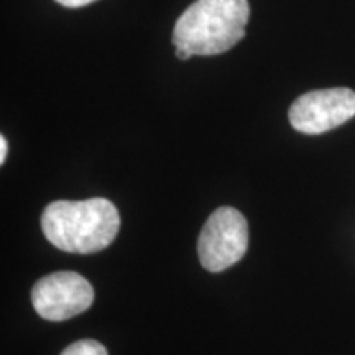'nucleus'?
I'll return each instance as SVG.
<instances>
[{
	"instance_id": "1",
	"label": "nucleus",
	"mask_w": 355,
	"mask_h": 355,
	"mask_svg": "<svg viewBox=\"0 0 355 355\" xmlns=\"http://www.w3.org/2000/svg\"><path fill=\"white\" fill-rule=\"evenodd\" d=\"M42 229L48 242L69 254H96L117 237L121 216L105 198L55 201L44 207Z\"/></svg>"
},
{
	"instance_id": "2",
	"label": "nucleus",
	"mask_w": 355,
	"mask_h": 355,
	"mask_svg": "<svg viewBox=\"0 0 355 355\" xmlns=\"http://www.w3.org/2000/svg\"><path fill=\"white\" fill-rule=\"evenodd\" d=\"M248 19V0H196L178 19L173 44L191 56L220 55L245 37Z\"/></svg>"
},
{
	"instance_id": "3",
	"label": "nucleus",
	"mask_w": 355,
	"mask_h": 355,
	"mask_svg": "<svg viewBox=\"0 0 355 355\" xmlns=\"http://www.w3.org/2000/svg\"><path fill=\"white\" fill-rule=\"evenodd\" d=\"M247 245L245 217L234 207H219L209 216L199 234V261L207 272H224L245 255Z\"/></svg>"
},
{
	"instance_id": "4",
	"label": "nucleus",
	"mask_w": 355,
	"mask_h": 355,
	"mask_svg": "<svg viewBox=\"0 0 355 355\" xmlns=\"http://www.w3.org/2000/svg\"><path fill=\"white\" fill-rule=\"evenodd\" d=\"M355 115V92L347 87L309 91L291 104L290 123L308 135L329 132Z\"/></svg>"
},
{
	"instance_id": "5",
	"label": "nucleus",
	"mask_w": 355,
	"mask_h": 355,
	"mask_svg": "<svg viewBox=\"0 0 355 355\" xmlns=\"http://www.w3.org/2000/svg\"><path fill=\"white\" fill-rule=\"evenodd\" d=\"M94 290L86 278L73 272L46 275L32 290L33 308L48 321H66L91 308Z\"/></svg>"
},
{
	"instance_id": "6",
	"label": "nucleus",
	"mask_w": 355,
	"mask_h": 355,
	"mask_svg": "<svg viewBox=\"0 0 355 355\" xmlns=\"http://www.w3.org/2000/svg\"><path fill=\"white\" fill-rule=\"evenodd\" d=\"M61 355H109L107 349L101 343L92 339L78 340V343L71 344L66 347Z\"/></svg>"
},
{
	"instance_id": "7",
	"label": "nucleus",
	"mask_w": 355,
	"mask_h": 355,
	"mask_svg": "<svg viewBox=\"0 0 355 355\" xmlns=\"http://www.w3.org/2000/svg\"><path fill=\"white\" fill-rule=\"evenodd\" d=\"M60 6L63 7H69V8H79V7H84V6H89V3L96 2V0H56Z\"/></svg>"
},
{
	"instance_id": "8",
	"label": "nucleus",
	"mask_w": 355,
	"mask_h": 355,
	"mask_svg": "<svg viewBox=\"0 0 355 355\" xmlns=\"http://www.w3.org/2000/svg\"><path fill=\"white\" fill-rule=\"evenodd\" d=\"M7 152H8V145L6 137H0V163H6L7 158Z\"/></svg>"
},
{
	"instance_id": "9",
	"label": "nucleus",
	"mask_w": 355,
	"mask_h": 355,
	"mask_svg": "<svg viewBox=\"0 0 355 355\" xmlns=\"http://www.w3.org/2000/svg\"><path fill=\"white\" fill-rule=\"evenodd\" d=\"M176 56L180 58V60H183V61H186V60H189L191 58V55L186 50H183V48H176Z\"/></svg>"
}]
</instances>
